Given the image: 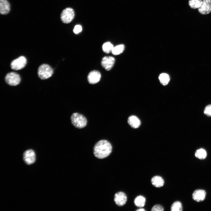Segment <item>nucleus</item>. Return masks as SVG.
Instances as JSON below:
<instances>
[{
  "label": "nucleus",
  "mask_w": 211,
  "mask_h": 211,
  "mask_svg": "<svg viewBox=\"0 0 211 211\" xmlns=\"http://www.w3.org/2000/svg\"><path fill=\"white\" fill-rule=\"evenodd\" d=\"M159 78L161 84L164 86L167 85L170 80L169 75L165 73L161 74L159 75Z\"/></svg>",
  "instance_id": "nucleus-17"
},
{
  "label": "nucleus",
  "mask_w": 211,
  "mask_h": 211,
  "mask_svg": "<svg viewBox=\"0 0 211 211\" xmlns=\"http://www.w3.org/2000/svg\"><path fill=\"white\" fill-rule=\"evenodd\" d=\"M125 49V46L121 44L114 47L112 53L115 55H118L122 53Z\"/></svg>",
  "instance_id": "nucleus-20"
},
{
  "label": "nucleus",
  "mask_w": 211,
  "mask_h": 211,
  "mask_svg": "<svg viewBox=\"0 0 211 211\" xmlns=\"http://www.w3.org/2000/svg\"><path fill=\"white\" fill-rule=\"evenodd\" d=\"M146 199L143 196L140 195L137 196L135 199L134 203L135 205L139 207H144L145 204Z\"/></svg>",
  "instance_id": "nucleus-16"
},
{
  "label": "nucleus",
  "mask_w": 211,
  "mask_h": 211,
  "mask_svg": "<svg viewBox=\"0 0 211 211\" xmlns=\"http://www.w3.org/2000/svg\"><path fill=\"white\" fill-rule=\"evenodd\" d=\"M113 47V45L110 42H106L103 44L102 48L104 52L109 53L112 52Z\"/></svg>",
  "instance_id": "nucleus-21"
},
{
  "label": "nucleus",
  "mask_w": 211,
  "mask_h": 211,
  "mask_svg": "<svg viewBox=\"0 0 211 211\" xmlns=\"http://www.w3.org/2000/svg\"><path fill=\"white\" fill-rule=\"evenodd\" d=\"M82 30L81 26L79 25H76L74 29L73 32L74 33L77 34L81 32Z\"/></svg>",
  "instance_id": "nucleus-25"
},
{
  "label": "nucleus",
  "mask_w": 211,
  "mask_h": 211,
  "mask_svg": "<svg viewBox=\"0 0 211 211\" xmlns=\"http://www.w3.org/2000/svg\"><path fill=\"white\" fill-rule=\"evenodd\" d=\"M23 159L27 164L30 165L34 163L36 159L34 151L31 149L25 151L23 154Z\"/></svg>",
  "instance_id": "nucleus-8"
},
{
  "label": "nucleus",
  "mask_w": 211,
  "mask_h": 211,
  "mask_svg": "<svg viewBox=\"0 0 211 211\" xmlns=\"http://www.w3.org/2000/svg\"><path fill=\"white\" fill-rule=\"evenodd\" d=\"M72 123L76 127L82 128L87 125V120L86 118L82 115L78 113H74L71 117Z\"/></svg>",
  "instance_id": "nucleus-2"
},
{
  "label": "nucleus",
  "mask_w": 211,
  "mask_h": 211,
  "mask_svg": "<svg viewBox=\"0 0 211 211\" xmlns=\"http://www.w3.org/2000/svg\"><path fill=\"white\" fill-rule=\"evenodd\" d=\"M127 200V196L123 192H118L115 195L114 200L116 204L119 206H122L125 205Z\"/></svg>",
  "instance_id": "nucleus-10"
},
{
  "label": "nucleus",
  "mask_w": 211,
  "mask_h": 211,
  "mask_svg": "<svg viewBox=\"0 0 211 211\" xmlns=\"http://www.w3.org/2000/svg\"><path fill=\"white\" fill-rule=\"evenodd\" d=\"M199 13L203 15L211 12V0H203L200 7L198 9Z\"/></svg>",
  "instance_id": "nucleus-7"
},
{
  "label": "nucleus",
  "mask_w": 211,
  "mask_h": 211,
  "mask_svg": "<svg viewBox=\"0 0 211 211\" xmlns=\"http://www.w3.org/2000/svg\"><path fill=\"white\" fill-rule=\"evenodd\" d=\"M204 113L207 116H211V105H209L206 107L204 110Z\"/></svg>",
  "instance_id": "nucleus-24"
},
{
  "label": "nucleus",
  "mask_w": 211,
  "mask_h": 211,
  "mask_svg": "<svg viewBox=\"0 0 211 211\" xmlns=\"http://www.w3.org/2000/svg\"><path fill=\"white\" fill-rule=\"evenodd\" d=\"M5 80L6 82L9 85L16 86L20 83L21 78L18 73L15 72H11L6 75Z\"/></svg>",
  "instance_id": "nucleus-5"
},
{
  "label": "nucleus",
  "mask_w": 211,
  "mask_h": 211,
  "mask_svg": "<svg viewBox=\"0 0 211 211\" xmlns=\"http://www.w3.org/2000/svg\"><path fill=\"white\" fill-rule=\"evenodd\" d=\"M75 16L74 10L72 8H67L62 11L60 15V18L62 22L64 23H69L73 20Z\"/></svg>",
  "instance_id": "nucleus-4"
},
{
  "label": "nucleus",
  "mask_w": 211,
  "mask_h": 211,
  "mask_svg": "<svg viewBox=\"0 0 211 211\" xmlns=\"http://www.w3.org/2000/svg\"><path fill=\"white\" fill-rule=\"evenodd\" d=\"M26 63V58L23 56H21L11 62V67L13 70H19L23 68L25 66Z\"/></svg>",
  "instance_id": "nucleus-6"
},
{
  "label": "nucleus",
  "mask_w": 211,
  "mask_h": 211,
  "mask_svg": "<svg viewBox=\"0 0 211 211\" xmlns=\"http://www.w3.org/2000/svg\"><path fill=\"white\" fill-rule=\"evenodd\" d=\"M171 210L172 211H181L183 210L182 205L180 202L176 201L172 205Z\"/></svg>",
  "instance_id": "nucleus-22"
},
{
  "label": "nucleus",
  "mask_w": 211,
  "mask_h": 211,
  "mask_svg": "<svg viewBox=\"0 0 211 211\" xmlns=\"http://www.w3.org/2000/svg\"><path fill=\"white\" fill-rule=\"evenodd\" d=\"M203 0H189V7L193 9H198L200 6Z\"/></svg>",
  "instance_id": "nucleus-19"
},
{
  "label": "nucleus",
  "mask_w": 211,
  "mask_h": 211,
  "mask_svg": "<svg viewBox=\"0 0 211 211\" xmlns=\"http://www.w3.org/2000/svg\"><path fill=\"white\" fill-rule=\"evenodd\" d=\"M206 151L203 149L200 148L197 150L195 153V156L197 158L203 159H205L207 156Z\"/></svg>",
  "instance_id": "nucleus-18"
},
{
  "label": "nucleus",
  "mask_w": 211,
  "mask_h": 211,
  "mask_svg": "<svg viewBox=\"0 0 211 211\" xmlns=\"http://www.w3.org/2000/svg\"><path fill=\"white\" fill-rule=\"evenodd\" d=\"M151 182L153 185L157 188L162 187L164 183L163 178L159 176H156L153 177L151 179Z\"/></svg>",
  "instance_id": "nucleus-14"
},
{
  "label": "nucleus",
  "mask_w": 211,
  "mask_h": 211,
  "mask_svg": "<svg viewBox=\"0 0 211 211\" xmlns=\"http://www.w3.org/2000/svg\"><path fill=\"white\" fill-rule=\"evenodd\" d=\"M151 210L152 211H163L164 210V208L160 205H156L152 207Z\"/></svg>",
  "instance_id": "nucleus-23"
},
{
  "label": "nucleus",
  "mask_w": 211,
  "mask_h": 211,
  "mask_svg": "<svg viewBox=\"0 0 211 211\" xmlns=\"http://www.w3.org/2000/svg\"><path fill=\"white\" fill-rule=\"evenodd\" d=\"M101 76V74L98 71L96 70L92 71L88 75V81L90 84H95L99 81Z\"/></svg>",
  "instance_id": "nucleus-11"
},
{
  "label": "nucleus",
  "mask_w": 211,
  "mask_h": 211,
  "mask_svg": "<svg viewBox=\"0 0 211 211\" xmlns=\"http://www.w3.org/2000/svg\"><path fill=\"white\" fill-rule=\"evenodd\" d=\"M10 9V4L7 0H0V13L2 15L8 14Z\"/></svg>",
  "instance_id": "nucleus-13"
},
{
  "label": "nucleus",
  "mask_w": 211,
  "mask_h": 211,
  "mask_svg": "<svg viewBox=\"0 0 211 211\" xmlns=\"http://www.w3.org/2000/svg\"><path fill=\"white\" fill-rule=\"evenodd\" d=\"M205 191L202 189H197L194 191L192 194L193 199L197 202H201L205 199L206 196Z\"/></svg>",
  "instance_id": "nucleus-12"
},
{
  "label": "nucleus",
  "mask_w": 211,
  "mask_h": 211,
  "mask_svg": "<svg viewBox=\"0 0 211 211\" xmlns=\"http://www.w3.org/2000/svg\"><path fill=\"white\" fill-rule=\"evenodd\" d=\"M112 149V146L108 141L102 140L98 142L94 145L93 154L98 159H104L109 155Z\"/></svg>",
  "instance_id": "nucleus-1"
},
{
  "label": "nucleus",
  "mask_w": 211,
  "mask_h": 211,
  "mask_svg": "<svg viewBox=\"0 0 211 211\" xmlns=\"http://www.w3.org/2000/svg\"><path fill=\"white\" fill-rule=\"evenodd\" d=\"M115 62L114 58L112 56L103 57L101 61V65L106 70L109 71L113 67Z\"/></svg>",
  "instance_id": "nucleus-9"
},
{
  "label": "nucleus",
  "mask_w": 211,
  "mask_h": 211,
  "mask_svg": "<svg viewBox=\"0 0 211 211\" xmlns=\"http://www.w3.org/2000/svg\"><path fill=\"white\" fill-rule=\"evenodd\" d=\"M136 211H146V210L143 208H140L139 209L137 210H136Z\"/></svg>",
  "instance_id": "nucleus-26"
},
{
  "label": "nucleus",
  "mask_w": 211,
  "mask_h": 211,
  "mask_svg": "<svg viewBox=\"0 0 211 211\" xmlns=\"http://www.w3.org/2000/svg\"><path fill=\"white\" fill-rule=\"evenodd\" d=\"M128 122L133 128H138L140 125L141 122L139 119L136 116L132 115L129 117Z\"/></svg>",
  "instance_id": "nucleus-15"
},
{
  "label": "nucleus",
  "mask_w": 211,
  "mask_h": 211,
  "mask_svg": "<svg viewBox=\"0 0 211 211\" xmlns=\"http://www.w3.org/2000/svg\"><path fill=\"white\" fill-rule=\"evenodd\" d=\"M53 73V70L49 65L46 64H42L38 69V75L41 79H47L50 77Z\"/></svg>",
  "instance_id": "nucleus-3"
}]
</instances>
